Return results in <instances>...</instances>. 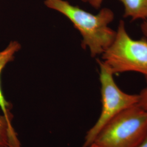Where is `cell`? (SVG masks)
I'll return each instance as SVG.
<instances>
[{
  "label": "cell",
  "instance_id": "1",
  "mask_svg": "<svg viewBox=\"0 0 147 147\" xmlns=\"http://www.w3.org/2000/svg\"><path fill=\"white\" fill-rule=\"evenodd\" d=\"M44 4L72 22L82 37V47L88 49L92 57L102 55L113 42L116 31L109 25L113 21L115 14L111 9L104 8L93 14L65 0H45Z\"/></svg>",
  "mask_w": 147,
  "mask_h": 147
},
{
  "label": "cell",
  "instance_id": "2",
  "mask_svg": "<svg viewBox=\"0 0 147 147\" xmlns=\"http://www.w3.org/2000/svg\"><path fill=\"white\" fill-rule=\"evenodd\" d=\"M147 136V110L137 104L109 121L93 143L99 147H137Z\"/></svg>",
  "mask_w": 147,
  "mask_h": 147
},
{
  "label": "cell",
  "instance_id": "3",
  "mask_svg": "<svg viewBox=\"0 0 147 147\" xmlns=\"http://www.w3.org/2000/svg\"><path fill=\"white\" fill-rule=\"evenodd\" d=\"M101 55L102 61L114 75L136 72L147 77V39H132L122 20L113 42Z\"/></svg>",
  "mask_w": 147,
  "mask_h": 147
},
{
  "label": "cell",
  "instance_id": "4",
  "mask_svg": "<svg viewBox=\"0 0 147 147\" xmlns=\"http://www.w3.org/2000/svg\"><path fill=\"white\" fill-rule=\"evenodd\" d=\"M100 68L102 108L94 125L87 131L82 147H89L105 124L121 111L137 104L138 94H129L121 90L113 78V74L102 61L98 59Z\"/></svg>",
  "mask_w": 147,
  "mask_h": 147
},
{
  "label": "cell",
  "instance_id": "5",
  "mask_svg": "<svg viewBox=\"0 0 147 147\" xmlns=\"http://www.w3.org/2000/svg\"><path fill=\"white\" fill-rule=\"evenodd\" d=\"M21 44L18 41H11L2 51H0V108L2 114L5 116L9 125L14 127L12 124L13 115L11 112V105L5 99L1 84V75L6 65L14 60L15 55L21 49Z\"/></svg>",
  "mask_w": 147,
  "mask_h": 147
},
{
  "label": "cell",
  "instance_id": "6",
  "mask_svg": "<svg viewBox=\"0 0 147 147\" xmlns=\"http://www.w3.org/2000/svg\"><path fill=\"white\" fill-rule=\"evenodd\" d=\"M124 7V17L132 20H144L147 16V0H118Z\"/></svg>",
  "mask_w": 147,
  "mask_h": 147
},
{
  "label": "cell",
  "instance_id": "7",
  "mask_svg": "<svg viewBox=\"0 0 147 147\" xmlns=\"http://www.w3.org/2000/svg\"><path fill=\"white\" fill-rule=\"evenodd\" d=\"M0 147H22L16 130L3 114L0 115Z\"/></svg>",
  "mask_w": 147,
  "mask_h": 147
},
{
  "label": "cell",
  "instance_id": "8",
  "mask_svg": "<svg viewBox=\"0 0 147 147\" xmlns=\"http://www.w3.org/2000/svg\"><path fill=\"white\" fill-rule=\"evenodd\" d=\"M146 86L142 89L140 93L138 94L139 99L138 102V105L144 110H147V77L146 78Z\"/></svg>",
  "mask_w": 147,
  "mask_h": 147
},
{
  "label": "cell",
  "instance_id": "9",
  "mask_svg": "<svg viewBox=\"0 0 147 147\" xmlns=\"http://www.w3.org/2000/svg\"><path fill=\"white\" fill-rule=\"evenodd\" d=\"M84 3H88L95 9H99L104 0H82Z\"/></svg>",
  "mask_w": 147,
  "mask_h": 147
},
{
  "label": "cell",
  "instance_id": "10",
  "mask_svg": "<svg viewBox=\"0 0 147 147\" xmlns=\"http://www.w3.org/2000/svg\"><path fill=\"white\" fill-rule=\"evenodd\" d=\"M141 30L144 37L147 39V16L144 20H143V22L141 25Z\"/></svg>",
  "mask_w": 147,
  "mask_h": 147
},
{
  "label": "cell",
  "instance_id": "11",
  "mask_svg": "<svg viewBox=\"0 0 147 147\" xmlns=\"http://www.w3.org/2000/svg\"><path fill=\"white\" fill-rule=\"evenodd\" d=\"M137 147H147V136L144 139V140Z\"/></svg>",
  "mask_w": 147,
  "mask_h": 147
},
{
  "label": "cell",
  "instance_id": "12",
  "mask_svg": "<svg viewBox=\"0 0 147 147\" xmlns=\"http://www.w3.org/2000/svg\"><path fill=\"white\" fill-rule=\"evenodd\" d=\"M89 147H98V146H97V145H96V144H95V143H92V144H91V145H90V146H89Z\"/></svg>",
  "mask_w": 147,
  "mask_h": 147
},
{
  "label": "cell",
  "instance_id": "13",
  "mask_svg": "<svg viewBox=\"0 0 147 147\" xmlns=\"http://www.w3.org/2000/svg\"></svg>",
  "mask_w": 147,
  "mask_h": 147
}]
</instances>
